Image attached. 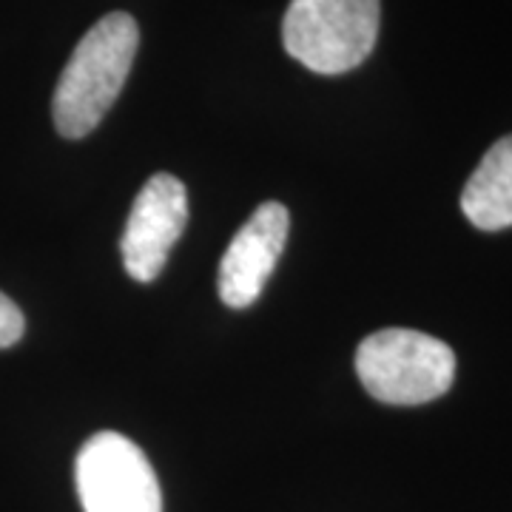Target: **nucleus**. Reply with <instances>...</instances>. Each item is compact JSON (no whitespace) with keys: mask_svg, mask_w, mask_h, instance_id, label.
I'll return each instance as SVG.
<instances>
[{"mask_svg":"<svg viewBox=\"0 0 512 512\" xmlns=\"http://www.w3.org/2000/svg\"><path fill=\"white\" fill-rule=\"evenodd\" d=\"M382 0H291L282 40L293 60L316 74H345L376 49Z\"/></svg>","mask_w":512,"mask_h":512,"instance_id":"nucleus-3","label":"nucleus"},{"mask_svg":"<svg viewBox=\"0 0 512 512\" xmlns=\"http://www.w3.org/2000/svg\"><path fill=\"white\" fill-rule=\"evenodd\" d=\"M356 373L376 402L413 407L436 402L450 390L456 379V353L436 336L387 328L362 339Z\"/></svg>","mask_w":512,"mask_h":512,"instance_id":"nucleus-2","label":"nucleus"},{"mask_svg":"<svg viewBox=\"0 0 512 512\" xmlns=\"http://www.w3.org/2000/svg\"><path fill=\"white\" fill-rule=\"evenodd\" d=\"M291 217L282 202L259 205L220 262V296L234 311L254 305L288 242Z\"/></svg>","mask_w":512,"mask_h":512,"instance_id":"nucleus-6","label":"nucleus"},{"mask_svg":"<svg viewBox=\"0 0 512 512\" xmlns=\"http://www.w3.org/2000/svg\"><path fill=\"white\" fill-rule=\"evenodd\" d=\"M461 211L481 231L512 225V134L501 137L461 191Z\"/></svg>","mask_w":512,"mask_h":512,"instance_id":"nucleus-7","label":"nucleus"},{"mask_svg":"<svg viewBox=\"0 0 512 512\" xmlns=\"http://www.w3.org/2000/svg\"><path fill=\"white\" fill-rule=\"evenodd\" d=\"M23 330H26V319L20 308L6 293H0V348H12L23 336Z\"/></svg>","mask_w":512,"mask_h":512,"instance_id":"nucleus-8","label":"nucleus"},{"mask_svg":"<svg viewBox=\"0 0 512 512\" xmlns=\"http://www.w3.org/2000/svg\"><path fill=\"white\" fill-rule=\"evenodd\" d=\"M188 225V191L171 174H154L137 194L123 234V262L131 279L151 282L168 262Z\"/></svg>","mask_w":512,"mask_h":512,"instance_id":"nucleus-5","label":"nucleus"},{"mask_svg":"<svg viewBox=\"0 0 512 512\" xmlns=\"http://www.w3.org/2000/svg\"><path fill=\"white\" fill-rule=\"evenodd\" d=\"M137 46L140 29L126 12H111L83 35L57 80L52 100L55 126L66 140H83L100 126L126 86Z\"/></svg>","mask_w":512,"mask_h":512,"instance_id":"nucleus-1","label":"nucleus"},{"mask_svg":"<svg viewBox=\"0 0 512 512\" xmlns=\"http://www.w3.org/2000/svg\"><path fill=\"white\" fill-rule=\"evenodd\" d=\"M77 493L86 512H163V493L146 453L120 433H97L77 453Z\"/></svg>","mask_w":512,"mask_h":512,"instance_id":"nucleus-4","label":"nucleus"}]
</instances>
